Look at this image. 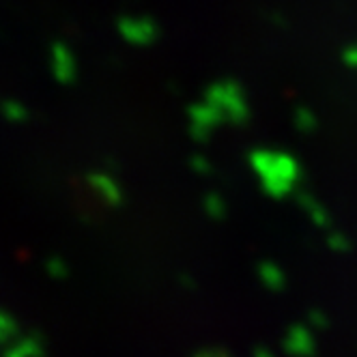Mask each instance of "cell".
I'll return each instance as SVG.
<instances>
[{
    "mask_svg": "<svg viewBox=\"0 0 357 357\" xmlns=\"http://www.w3.org/2000/svg\"><path fill=\"white\" fill-rule=\"evenodd\" d=\"M45 269H47V273L52 275V278H63V275H65L63 261H59V259H50L47 265H45Z\"/></svg>",
    "mask_w": 357,
    "mask_h": 357,
    "instance_id": "obj_5",
    "label": "cell"
},
{
    "mask_svg": "<svg viewBox=\"0 0 357 357\" xmlns=\"http://www.w3.org/2000/svg\"><path fill=\"white\" fill-rule=\"evenodd\" d=\"M50 63H52V73L54 78L61 82L71 80V73H73V65H71V54L67 52V47L56 43L52 45V54H50Z\"/></svg>",
    "mask_w": 357,
    "mask_h": 357,
    "instance_id": "obj_1",
    "label": "cell"
},
{
    "mask_svg": "<svg viewBox=\"0 0 357 357\" xmlns=\"http://www.w3.org/2000/svg\"><path fill=\"white\" fill-rule=\"evenodd\" d=\"M0 114L9 123H26L31 116L29 108L17 99H5L3 104H0Z\"/></svg>",
    "mask_w": 357,
    "mask_h": 357,
    "instance_id": "obj_2",
    "label": "cell"
},
{
    "mask_svg": "<svg viewBox=\"0 0 357 357\" xmlns=\"http://www.w3.org/2000/svg\"><path fill=\"white\" fill-rule=\"evenodd\" d=\"M13 347L17 351H22L26 357H43V344H41V338L37 334H29V336L17 338V342Z\"/></svg>",
    "mask_w": 357,
    "mask_h": 357,
    "instance_id": "obj_4",
    "label": "cell"
},
{
    "mask_svg": "<svg viewBox=\"0 0 357 357\" xmlns=\"http://www.w3.org/2000/svg\"><path fill=\"white\" fill-rule=\"evenodd\" d=\"M3 357H26V355H24L22 351H17L15 347H9V349L3 353Z\"/></svg>",
    "mask_w": 357,
    "mask_h": 357,
    "instance_id": "obj_6",
    "label": "cell"
},
{
    "mask_svg": "<svg viewBox=\"0 0 357 357\" xmlns=\"http://www.w3.org/2000/svg\"><path fill=\"white\" fill-rule=\"evenodd\" d=\"M17 336H20V325H17V321L9 312L0 310V347L9 344Z\"/></svg>",
    "mask_w": 357,
    "mask_h": 357,
    "instance_id": "obj_3",
    "label": "cell"
}]
</instances>
